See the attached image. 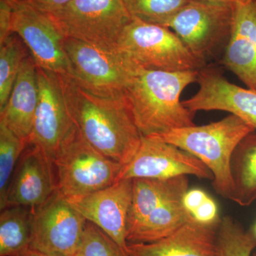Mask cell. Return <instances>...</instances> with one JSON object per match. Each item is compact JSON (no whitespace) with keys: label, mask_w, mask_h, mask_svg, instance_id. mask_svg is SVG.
<instances>
[{"label":"cell","mask_w":256,"mask_h":256,"mask_svg":"<svg viewBox=\"0 0 256 256\" xmlns=\"http://www.w3.org/2000/svg\"><path fill=\"white\" fill-rule=\"evenodd\" d=\"M12 22V5L9 0H0V43L11 34Z\"/></svg>","instance_id":"f1b7e54d"},{"label":"cell","mask_w":256,"mask_h":256,"mask_svg":"<svg viewBox=\"0 0 256 256\" xmlns=\"http://www.w3.org/2000/svg\"><path fill=\"white\" fill-rule=\"evenodd\" d=\"M37 68L32 55L28 56L22 66L9 100L0 111V122L28 142L38 102Z\"/></svg>","instance_id":"ac0fdd59"},{"label":"cell","mask_w":256,"mask_h":256,"mask_svg":"<svg viewBox=\"0 0 256 256\" xmlns=\"http://www.w3.org/2000/svg\"><path fill=\"white\" fill-rule=\"evenodd\" d=\"M190 0H124L133 20L168 28L170 22Z\"/></svg>","instance_id":"d4e9b609"},{"label":"cell","mask_w":256,"mask_h":256,"mask_svg":"<svg viewBox=\"0 0 256 256\" xmlns=\"http://www.w3.org/2000/svg\"><path fill=\"white\" fill-rule=\"evenodd\" d=\"M58 190L53 162L41 148L28 144L10 182L4 206H41Z\"/></svg>","instance_id":"9a60e30c"},{"label":"cell","mask_w":256,"mask_h":256,"mask_svg":"<svg viewBox=\"0 0 256 256\" xmlns=\"http://www.w3.org/2000/svg\"><path fill=\"white\" fill-rule=\"evenodd\" d=\"M116 50L148 70L190 72L205 66L171 28L133 18L121 34Z\"/></svg>","instance_id":"5b68a950"},{"label":"cell","mask_w":256,"mask_h":256,"mask_svg":"<svg viewBox=\"0 0 256 256\" xmlns=\"http://www.w3.org/2000/svg\"><path fill=\"white\" fill-rule=\"evenodd\" d=\"M252 256H256V248L254 250V252H252Z\"/></svg>","instance_id":"836d02e7"},{"label":"cell","mask_w":256,"mask_h":256,"mask_svg":"<svg viewBox=\"0 0 256 256\" xmlns=\"http://www.w3.org/2000/svg\"><path fill=\"white\" fill-rule=\"evenodd\" d=\"M12 32L28 47L37 66L62 76H70V62L64 48L65 37L52 18L28 0L12 2Z\"/></svg>","instance_id":"30bf717a"},{"label":"cell","mask_w":256,"mask_h":256,"mask_svg":"<svg viewBox=\"0 0 256 256\" xmlns=\"http://www.w3.org/2000/svg\"><path fill=\"white\" fill-rule=\"evenodd\" d=\"M198 92L183 105L191 110H222L238 116L256 131V90L232 84L214 68L198 70Z\"/></svg>","instance_id":"5bb4252c"},{"label":"cell","mask_w":256,"mask_h":256,"mask_svg":"<svg viewBox=\"0 0 256 256\" xmlns=\"http://www.w3.org/2000/svg\"><path fill=\"white\" fill-rule=\"evenodd\" d=\"M28 1L36 9L40 10V11L47 14H50L62 9L73 0H28Z\"/></svg>","instance_id":"4dcf8cb0"},{"label":"cell","mask_w":256,"mask_h":256,"mask_svg":"<svg viewBox=\"0 0 256 256\" xmlns=\"http://www.w3.org/2000/svg\"><path fill=\"white\" fill-rule=\"evenodd\" d=\"M31 55L28 47L16 34L0 43V111L9 100L22 66Z\"/></svg>","instance_id":"603a6c76"},{"label":"cell","mask_w":256,"mask_h":256,"mask_svg":"<svg viewBox=\"0 0 256 256\" xmlns=\"http://www.w3.org/2000/svg\"><path fill=\"white\" fill-rule=\"evenodd\" d=\"M256 248V234L246 230L232 216L220 218L217 228L216 256H252Z\"/></svg>","instance_id":"cb8c5ba5"},{"label":"cell","mask_w":256,"mask_h":256,"mask_svg":"<svg viewBox=\"0 0 256 256\" xmlns=\"http://www.w3.org/2000/svg\"><path fill=\"white\" fill-rule=\"evenodd\" d=\"M64 48L70 66V76L84 88L106 97L118 98L140 67L114 48H106L65 38Z\"/></svg>","instance_id":"8992f818"},{"label":"cell","mask_w":256,"mask_h":256,"mask_svg":"<svg viewBox=\"0 0 256 256\" xmlns=\"http://www.w3.org/2000/svg\"><path fill=\"white\" fill-rule=\"evenodd\" d=\"M255 131L244 120L230 114L216 122L178 128L156 137L201 160L213 174L214 190L220 196L232 201V156L242 140Z\"/></svg>","instance_id":"3957f363"},{"label":"cell","mask_w":256,"mask_h":256,"mask_svg":"<svg viewBox=\"0 0 256 256\" xmlns=\"http://www.w3.org/2000/svg\"><path fill=\"white\" fill-rule=\"evenodd\" d=\"M198 70L138 69L126 96L141 136H159L172 130L194 126V112L183 105L180 97L185 88L196 82Z\"/></svg>","instance_id":"7a4b0ae2"},{"label":"cell","mask_w":256,"mask_h":256,"mask_svg":"<svg viewBox=\"0 0 256 256\" xmlns=\"http://www.w3.org/2000/svg\"><path fill=\"white\" fill-rule=\"evenodd\" d=\"M53 164L58 190L67 200L117 182L124 166L94 148L76 126L60 146Z\"/></svg>","instance_id":"277c9868"},{"label":"cell","mask_w":256,"mask_h":256,"mask_svg":"<svg viewBox=\"0 0 256 256\" xmlns=\"http://www.w3.org/2000/svg\"><path fill=\"white\" fill-rule=\"evenodd\" d=\"M132 180H120L86 196L68 200L86 220L95 224L128 254V220Z\"/></svg>","instance_id":"4fadbf2b"},{"label":"cell","mask_w":256,"mask_h":256,"mask_svg":"<svg viewBox=\"0 0 256 256\" xmlns=\"http://www.w3.org/2000/svg\"><path fill=\"white\" fill-rule=\"evenodd\" d=\"M210 1L226 3L237 6V5L245 4L248 3L252 0H210Z\"/></svg>","instance_id":"d6a6232c"},{"label":"cell","mask_w":256,"mask_h":256,"mask_svg":"<svg viewBox=\"0 0 256 256\" xmlns=\"http://www.w3.org/2000/svg\"><path fill=\"white\" fill-rule=\"evenodd\" d=\"M66 104L84 138L102 154L126 165L137 152L141 136L127 97H106L84 88L70 76H62Z\"/></svg>","instance_id":"6da1fadb"},{"label":"cell","mask_w":256,"mask_h":256,"mask_svg":"<svg viewBox=\"0 0 256 256\" xmlns=\"http://www.w3.org/2000/svg\"><path fill=\"white\" fill-rule=\"evenodd\" d=\"M254 232H255V234H256V226L255 230H254Z\"/></svg>","instance_id":"d590c367"},{"label":"cell","mask_w":256,"mask_h":256,"mask_svg":"<svg viewBox=\"0 0 256 256\" xmlns=\"http://www.w3.org/2000/svg\"><path fill=\"white\" fill-rule=\"evenodd\" d=\"M193 175L213 180L210 170L203 162L181 148L156 136H142L137 152L122 166L118 181L134 178L168 180Z\"/></svg>","instance_id":"8fae6325"},{"label":"cell","mask_w":256,"mask_h":256,"mask_svg":"<svg viewBox=\"0 0 256 256\" xmlns=\"http://www.w3.org/2000/svg\"><path fill=\"white\" fill-rule=\"evenodd\" d=\"M132 198L128 220L127 236L132 233L160 205L188 192L186 175L168 178H134Z\"/></svg>","instance_id":"d6986e66"},{"label":"cell","mask_w":256,"mask_h":256,"mask_svg":"<svg viewBox=\"0 0 256 256\" xmlns=\"http://www.w3.org/2000/svg\"><path fill=\"white\" fill-rule=\"evenodd\" d=\"M222 62L247 88L256 90V0L235 6Z\"/></svg>","instance_id":"e0dca14e"},{"label":"cell","mask_w":256,"mask_h":256,"mask_svg":"<svg viewBox=\"0 0 256 256\" xmlns=\"http://www.w3.org/2000/svg\"><path fill=\"white\" fill-rule=\"evenodd\" d=\"M230 172L234 183L232 201L248 206L256 200V131L248 134L236 148Z\"/></svg>","instance_id":"44dd1931"},{"label":"cell","mask_w":256,"mask_h":256,"mask_svg":"<svg viewBox=\"0 0 256 256\" xmlns=\"http://www.w3.org/2000/svg\"><path fill=\"white\" fill-rule=\"evenodd\" d=\"M192 216L197 222L202 224L215 223L220 218L216 204L210 196L207 197L206 200L195 210L192 214Z\"/></svg>","instance_id":"83f0119b"},{"label":"cell","mask_w":256,"mask_h":256,"mask_svg":"<svg viewBox=\"0 0 256 256\" xmlns=\"http://www.w3.org/2000/svg\"><path fill=\"white\" fill-rule=\"evenodd\" d=\"M28 144L26 141L0 122V210L4 206L16 164Z\"/></svg>","instance_id":"484cf974"},{"label":"cell","mask_w":256,"mask_h":256,"mask_svg":"<svg viewBox=\"0 0 256 256\" xmlns=\"http://www.w3.org/2000/svg\"><path fill=\"white\" fill-rule=\"evenodd\" d=\"M235 6L210 0H190L170 22L168 28L205 64L226 42L228 44Z\"/></svg>","instance_id":"ba28073f"},{"label":"cell","mask_w":256,"mask_h":256,"mask_svg":"<svg viewBox=\"0 0 256 256\" xmlns=\"http://www.w3.org/2000/svg\"><path fill=\"white\" fill-rule=\"evenodd\" d=\"M48 15L65 38L110 50L132 20L124 0H73Z\"/></svg>","instance_id":"52a82bcc"},{"label":"cell","mask_w":256,"mask_h":256,"mask_svg":"<svg viewBox=\"0 0 256 256\" xmlns=\"http://www.w3.org/2000/svg\"><path fill=\"white\" fill-rule=\"evenodd\" d=\"M37 70L38 102L28 144L41 148L53 162L76 124L67 108L60 75L40 67Z\"/></svg>","instance_id":"7c38bea8"},{"label":"cell","mask_w":256,"mask_h":256,"mask_svg":"<svg viewBox=\"0 0 256 256\" xmlns=\"http://www.w3.org/2000/svg\"><path fill=\"white\" fill-rule=\"evenodd\" d=\"M208 196V195L202 190L194 188L185 194L183 198L184 204L192 215L195 210L206 200Z\"/></svg>","instance_id":"f546056e"},{"label":"cell","mask_w":256,"mask_h":256,"mask_svg":"<svg viewBox=\"0 0 256 256\" xmlns=\"http://www.w3.org/2000/svg\"><path fill=\"white\" fill-rule=\"evenodd\" d=\"M220 220L202 224L193 218L171 235L156 242L128 244V256H216Z\"/></svg>","instance_id":"2e32d148"},{"label":"cell","mask_w":256,"mask_h":256,"mask_svg":"<svg viewBox=\"0 0 256 256\" xmlns=\"http://www.w3.org/2000/svg\"><path fill=\"white\" fill-rule=\"evenodd\" d=\"M33 210L30 248L58 256H75L87 220L56 190Z\"/></svg>","instance_id":"9c48e42d"},{"label":"cell","mask_w":256,"mask_h":256,"mask_svg":"<svg viewBox=\"0 0 256 256\" xmlns=\"http://www.w3.org/2000/svg\"><path fill=\"white\" fill-rule=\"evenodd\" d=\"M9 1H12V2H18V1H24V0H9Z\"/></svg>","instance_id":"e575fe53"},{"label":"cell","mask_w":256,"mask_h":256,"mask_svg":"<svg viewBox=\"0 0 256 256\" xmlns=\"http://www.w3.org/2000/svg\"><path fill=\"white\" fill-rule=\"evenodd\" d=\"M33 210L14 206L1 210L0 256H18L30 248Z\"/></svg>","instance_id":"7402d4cb"},{"label":"cell","mask_w":256,"mask_h":256,"mask_svg":"<svg viewBox=\"0 0 256 256\" xmlns=\"http://www.w3.org/2000/svg\"><path fill=\"white\" fill-rule=\"evenodd\" d=\"M185 194L172 197L152 212L134 232L128 234V244L156 242L171 235L192 220L193 216L184 204Z\"/></svg>","instance_id":"ffe728a7"},{"label":"cell","mask_w":256,"mask_h":256,"mask_svg":"<svg viewBox=\"0 0 256 256\" xmlns=\"http://www.w3.org/2000/svg\"><path fill=\"white\" fill-rule=\"evenodd\" d=\"M18 256H58L52 255V254H45V252H38V250H34V249L28 248L24 252Z\"/></svg>","instance_id":"1f68e13d"},{"label":"cell","mask_w":256,"mask_h":256,"mask_svg":"<svg viewBox=\"0 0 256 256\" xmlns=\"http://www.w3.org/2000/svg\"><path fill=\"white\" fill-rule=\"evenodd\" d=\"M75 256H129L95 224L88 222Z\"/></svg>","instance_id":"4316f807"}]
</instances>
